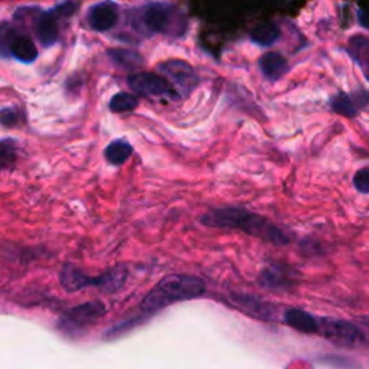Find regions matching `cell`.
Returning <instances> with one entry per match:
<instances>
[{"label":"cell","instance_id":"obj_1","mask_svg":"<svg viewBox=\"0 0 369 369\" xmlns=\"http://www.w3.org/2000/svg\"><path fill=\"white\" fill-rule=\"evenodd\" d=\"M201 221L213 228L238 229L251 237L260 238L274 245L288 244V238L280 228L266 220L261 215L241 208L212 209L201 218Z\"/></svg>","mask_w":369,"mask_h":369},{"label":"cell","instance_id":"obj_2","mask_svg":"<svg viewBox=\"0 0 369 369\" xmlns=\"http://www.w3.org/2000/svg\"><path fill=\"white\" fill-rule=\"evenodd\" d=\"M205 293V282L191 274H172L162 279L142 302V310L156 313L178 302L192 300Z\"/></svg>","mask_w":369,"mask_h":369},{"label":"cell","instance_id":"obj_3","mask_svg":"<svg viewBox=\"0 0 369 369\" xmlns=\"http://www.w3.org/2000/svg\"><path fill=\"white\" fill-rule=\"evenodd\" d=\"M129 277V270L125 266H117L98 277H89L72 266L64 267L59 274V280L67 291H78L87 287H97L105 293H116L125 286Z\"/></svg>","mask_w":369,"mask_h":369},{"label":"cell","instance_id":"obj_4","mask_svg":"<svg viewBox=\"0 0 369 369\" xmlns=\"http://www.w3.org/2000/svg\"><path fill=\"white\" fill-rule=\"evenodd\" d=\"M317 333L342 348H362L366 345L363 332L357 325L342 319H319Z\"/></svg>","mask_w":369,"mask_h":369},{"label":"cell","instance_id":"obj_5","mask_svg":"<svg viewBox=\"0 0 369 369\" xmlns=\"http://www.w3.org/2000/svg\"><path fill=\"white\" fill-rule=\"evenodd\" d=\"M105 306L101 302L84 303L76 306L74 309L68 310L67 315L63 316L59 321V330L65 332L67 335H80L83 330H87L91 325L104 316Z\"/></svg>","mask_w":369,"mask_h":369},{"label":"cell","instance_id":"obj_6","mask_svg":"<svg viewBox=\"0 0 369 369\" xmlns=\"http://www.w3.org/2000/svg\"><path fill=\"white\" fill-rule=\"evenodd\" d=\"M127 81L133 91L140 92L143 96L178 98V91L163 76H159L156 74L137 72L130 75Z\"/></svg>","mask_w":369,"mask_h":369},{"label":"cell","instance_id":"obj_7","mask_svg":"<svg viewBox=\"0 0 369 369\" xmlns=\"http://www.w3.org/2000/svg\"><path fill=\"white\" fill-rule=\"evenodd\" d=\"M176 13L178 12L171 5L151 3L143 9L142 21L150 32L167 34L171 32Z\"/></svg>","mask_w":369,"mask_h":369},{"label":"cell","instance_id":"obj_8","mask_svg":"<svg viewBox=\"0 0 369 369\" xmlns=\"http://www.w3.org/2000/svg\"><path fill=\"white\" fill-rule=\"evenodd\" d=\"M159 70L167 75V78L184 94L191 92L198 84V76L193 68L183 61H167V63L159 65Z\"/></svg>","mask_w":369,"mask_h":369},{"label":"cell","instance_id":"obj_9","mask_svg":"<svg viewBox=\"0 0 369 369\" xmlns=\"http://www.w3.org/2000/svg\"><path fill=\"white\" fill-rule=\"evenodd\" d=\"M118 19L117 9L113 3L104 2L94 5L88 12V22L91 28L98 32H104V30L112 29Z\"/></svg>","mask_w":369,"mask_h":369},{"label":"cell","instance_id":"obj_10","mask_svg":"<svg viewBox=\"0 0 369 369\" xmlns=\"http://www.w3.org/2000/svg\"><path fill=\"white\" fill-rule=\"evenodd\" d=\"M233 304L241 312L247 313L255 319L271 320L274 316L273 307L268 303L260 300L257 297H253V296L235 295V296H233Z\"/></svg>","mask_w":369,"mask_h":369},{"label":"cell","instance_id":"obj_11","mask_svg":"<svg viewBox=\"0 0 369 369\" xmlns=\"http://www.w3.org/2000/svg\"><path fill=\"white\" fill-rule=\"evenodd\" d=\"M284 321L290 328L296 329L302 333H317L319 319L313 317L310 313H307L302 309H288L284 313Z\"/></svg>","mask_w":369,"mask_h":369},{"label":"cell","instance_id":"obj_12","mask_svg":"<svg viewBox=\"0 0 369 369\" xmlns=\"http://www.w3.org/2000/svg\"><path fill=\"white\" fill-rule=\"evenodd\" d=\"M260 68L271 81L280 80L287 72V61L277 52H267L260 59Z\"/></svg>","mask_w":369,"mask_h":369},{"label":"cell","instance_id":"obj_13","mask_svg":"<svg viewBox=\"0 0 369 369\" xmlns=\"http://www.w3.org/2000/svg\"><path fill=\"white\" fill-rule=\"evenodd\" d=\"M36 34L41 43L45 46H51L58 41V23L55 13H41L36 21Z\"/></svg>","mask_w":369,"mask_h":369},{"label":"cell","instance_id":"obj_14","mask_svg":"<svg viewBox=\"0 0 369 369\" xmlns=\"http://www.w3.org/2000/svg\"><path fill=\"white\" fill-rule=\"evenodd\" d=\"M260 284L268 290H286L288 286L293 284V280L290 279L287 271L283 268L270 267L264 270L258 277Z\"/></svg>","mask_w":369,"mask_h":369},{"label":"cell","instance_id":"obj_15","mask_svg":"<svg viewBox=\"0 0 369 369\" xmlns=\"http://www.w3.org/2000/svg\"><path fill=\"white\" fill-rule=\"evenodd\" d=\"M9 52L22 63H32L38 56V50L34 41L23 35H17L13 38Z\"/></svg>","mask_w":369,"mask_h":369},{"label":"cell","instance_id":"obj_16","mask_svg":"<svg viewBox=\"0 0 369 369\" xmlns=\"http://www.w3.org/2000/svg\"><path fill=\"white\" fill-rule=\"evenodd\" d=\"M133 153V147L126 140H116L107 146L104 155L109 163L114 166L125 165Z\"/></svg>","mask_w":369,"mask_h":369},{"label":"cell","instance_id":"obj_17","mask_svg":"<svg viewBox=\"0 0 369 369\" xmlns=\"http://www.w3.org/2000/svg\"><path fill=\"white\" fill-rule=\"evenodd\" d=\"M250 38L253 42L261 46H270L280 38V30L274 25H263L255 28L251 32Z\"/></svg>","mask_w":369,"mask_h":369},{"label":"cell","instance_id":"obj_18","mask_svg":"<svg viewBox=\"0 0 369 369\" xmlns=\"http://www.w3.org/2000/svg\"><path fill=\"white\" fill-rule=\"evenodd\" d=\"M18 159V147L17 142L12 138L0 140V171H6L14 166Z\"/></svg>","mask_w":369,"mask_h":369},{"label":"cell","instance_id":"obj_19","mask_svg":"<svg viewBox=\"0 0 369 369\" xmlns=\"http://www.w3.org/2000/svg\"><path fill=\"white\" fill-rule=\"evenodd\" d=\"M109 55L112 56V59L118 67L127 68V70L137 68L143 63V59L140 55H138L137 52L129 51V50H113V51H109Z\"/></svg>","mask_w":369,"mask_h":369},{"label":"cell","instance_id":"obj_20","mask_svg":"<svg viewBox=\"0 0 369 369\" xmlns=\"http://www.w3.org/2000/svg\"><path fill=\"white\" fill-rule=\"evenodd\" d=\"M137 104L138 101L136 96L129 94V92H120V94H116L112 98L110 110L114 113H126V112L134 110Z\"/></svg>","mask_w":369,"mask_h":369},{"label":"cell","instance_id":"obj_21","mask_svg":"<svg viewBox=\"0 0 369 369\" xmlns=\"http://www.w3.org/2000/svg\"><path fill=\"white\" fill-rule=\"evenodd\" d=\"M332 109L345 117H355L358 114V109L355 107V104H353V101L345 94L336 96L332 100Z\"/></svg>","mask_w":369,"mask_h":369},{"label":"cell","instance_id":"obj_22","mask_svg":"<svg viewBox=\"0 0 369 369\" xmlns=\"http://www.w3.org/2000/svg\"><path fill=\"white\" fill-rule=\"evenodd\" d=\"M353 184L362 193H369V167L359 169L353 176Z\"/></svg>","mask_w":369,"mask_h":369},{"label":"cell","instance_id":"obj_23","mask_svg":"<svg viewBox=\"0 0 369 369\" xmlns=\"http://www.w3.org/2000/svg\"><path fill=\"white\" fill-rule=\"evenodd\" d=\"M18 118H19L18 112L13 109H3L2 112H0V123H2V125L6 127L17 126Z\"/></svg>","mask_w":369,"mask_h":369},{"label":"cell","instance_id":"obj_24","mask_svg":"<svg viewBox=\"0 0 369 369\" xmlns=\"http://www.w3.org/2000/svg\"><path fill=\"white\" fill-rule=\"evenodd\" d=\"M358 19H359V23L369 30V8L366 9H361L358 12Z\"/></svg>","mask_w":369,"mask_h":369},{"label":"cell","instance_id":"obj_25","mask_svg":"<svg viewBox=\"0 0 369 369\" xmlns=\"http://www.w3.org/2000/svg\"><path fill=\"white\" fill-rule=\"evenodd\" d=\"M368 68H369V63H368Z\"/></svg>","mask_w":369,"mask_h":369}]
</instances>
